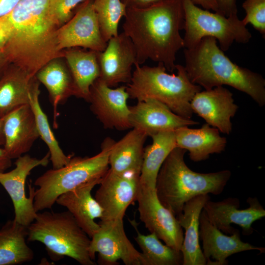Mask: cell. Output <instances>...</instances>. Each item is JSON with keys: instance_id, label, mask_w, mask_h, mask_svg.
Segmentation results:
<instances>
[{"instance_id": "1", "label": "cell", "mask_w": 265, "mask_h": 265, "mask_svg": "<svg viewBox=\"0 0 265 265\" xmlns=\"http://www.w3.org/2000/svg\"><path fill=\"white\" fill-rule=\"evenodd\" d=\"M123 32L135 48L137 63L150 59L172 72L178 52L184 47L182 0H163L145 8H127Z\"/></svg>"}, {"instance_id": "2", "label": "cell", "mask_w": 265, "mask_h": 265, "mask_svg": "<svg viewBox=\"0 0 265 265\" xmlns=\"http://www.w3.org/2000/svg\"><path fill=\"white\" fill-rule=\"evenodd\" d=\"M50 0H21L7 14L11 36L2 50L9 63L32 77L56 58L57 26L48 14Z\"/></svg>"}, {"instance_id": "3", "label": "cell", "mask_w": 265, "mask_h": 265, "mask_svg": "<svg viewBox=\"0 0 265 265\" xmlns=\"http://www.w3.org/2000/svg\"><path fill=\"white\" fill-rule=\"evenodd\" d=\"M185 66L191 81L205 90L229 85L249 95L258 105H265V80L260 74L240 67L226 56L216 39L202 38L184 51Z\"/></svg>"}, {"instance_id": "4", "label": "cell", "mask_w": 265, "mask_h": 265, "mask_svg": "<svg viewBox=\"0 0 265 265\" xmlns=\"http://www.w3.org/2000/svg\"><path fill=\"white\" fill-rule=\"evenodd\" d=\"M186 152L174 148L162 163L156 180L159 201L175 216L182 212L185 203L196 196L221 194L232 175L229 170L207 173L192 170L184 159Z\"/></svg>"}, {"instance_id": "5", "label": "cell", "mask_w": 265, "mask_h": 265, "mask_svg": "<svg viewBox=\"0 0 265 265\" xmlns=\"http://www.w3.org/2000/svg\"><path fill=\"white\" fill-rule=\"evenodd\" d=\"M134 66L131 81L126 86L129 98L137 101L154 99L175 114L191 118L193 112L190 102L202 87L191 81L184 66L176 65L177 75L166 73L161 63L154 67L136 63Z\"/></svg>"}, {"instance_id": "6", "label": "cell", "mask_w": 265, "mask_h": 265, "mask_svg": "<svg viewBox=\"0 0 265 265\" xmlns=\"http://www.w3.org/2000/svg\"><path fill=\"white\" fill-rule=\"evenodd\" d=\"M114 141L107 137L101 152L91 157H72L63 166L52 168L34 182V208L36 212L51 209L62 194L92 180L102 179L109 169L108 157Z\"/></svg>"}, {"instance_id": "7", "label": "cell", "mask_w": 265, "mask_h": 265, "mask_svg": "<svg viewBox=\"0 0 265 265\" xmlns=\"http://www.w3.org/2000/svg\"><path fill=\"white\" fill-rule=\"evenodd\" d=\"M27 232V240L43 243L53 260L67 256L82 265H96L88 252L91 238L68 211L37 212Z\"/></svg>"}, {"instance_id": "8", "label": "cell", "mask_w": 265, "mask_h": 265, "mask_svg": "<svg viewBox=\"0 0 265 265\" xmlns=\"http://www.w3.org/2000/svg\"><path fill=\"white\" fill-rule=\"evenodd\" d=\"M184 12V47L190 48L202 38L213 37L221 50L227 51L234 42L247 43L252 35L237 14L229 17L202 9L190 0H182Z\"/></svg>"}, {"instance_id": "9", "label": "cell", "mask_w": 265, "mask_h": 265, "mask_svg": "<svg viewBox=\"0 0 265 265\" xmlns=\"http://www.w3.org/2000/svg\"><path fill=\"white\" fill-rule=\"evenodd\" d=\"M91 238L88 252L94 261L98 253V263L115 265L121 260L126 265H145L141 252L138 251L127 237L123 220L102 221Z\"/></svg>"}, {"instance_id": "10", "label": "cell", "mask_w": 265, "mask_h": 265, "mask_svg": "<svg viewBox=\"0 0 265 265\" xmlns=\"http://www.w3.org/2000/svg\"><path fill=\"white\" fill-rule=\"evenodd\" d=\"M50 157L49 152L40 159L24 154L17 158L14 169L7 172H0V184L13 203L14 219L23 225H29L37 214L33 205L35 189L31 184L28 185L29 196L26 197L25 190L26 178L36 167L46 166L50 161Z\"/></svg>"}, {"instance_id": "11", "label": "cell", "mask_w": 265, "mask_h": 265, "mask_svg": "<svg viewBox=\"0 0 265 265\" xmlns=\"http://www.w3.org/2000/svg\"><path fill=\"white\" fill-rule=\"evenodd\" d=\"M136 201L140 220L150 233L165 244L180 251L184 232L175 215L159 201L156 189L139 185Z\"/></svg>"}, {"instance_id": "12", "label": "cell", "mask_w": 265, "mask_h": 265, "mask_svg": "<svg viewBox=\"0 0 265 265\" xmlns=\"http://www.w3.org/2000/svg\"><path fill=\"white\" fill-rule=\"evenodd\" d=\"M139 176L134 172L117 174L109 168L95 195L103 210L101 221L123 219L127 209L136 200Z\"/></svg>"}, {"instance_id": "13", "label": "cell", "mask_w": 265, "mask_h": 265, "mask_svg": "<svg viewBox=\"0 0 265 265\" xmlns=\"http://www.w3.org/2000/svg\"><path fill=\"white\" fill-rule=\"evenodd\" d=\"M58 50L82 47L103 52L107 42L99 27L93 2L88 1L57 30Z\"/></svg>"}, {"instance_id": "14", "label": "cell", "mask_w": 265, "mask_h": 265, "mask_svg": "<svg viewBox=\"0 0 265 265\" xmlns=\"http://www.w3.org/2000/svg\"><path fill=\"white\" fill-rule=\"evenodd\" d=\"M128 98L126 86L113 89L98 79L90 88L88 102L104 128L122 131L132 128Z\"/></svg>"}, {"instance_id": "15", "label": "cell", "mask_w": 265, "mask_h": 265, "mask_svg": "<svg viewBox=\"0 0 265 265\" xmlns=\"http://www.w3.org/2000/svg\"><path fill=\"white\" fill-rule=\"evenodd\" d=\"M247 202L249 207L241 210L237 198L229 197L217 202L209 199L203 210L209 220L223 233L233 234L236 229L231 224H235L241 228L243 235L249 236L254 231L252 224L265 216V211L256 197H249Z\"/></svg>"}, {"instance_id": "16", "label": "cell", "mask_w": 265, "mask_h": 265, "mask_svg": "<svg viewBox=\"0 0 265 265\" xmlns=\"http://www.w3.org/2000/svg\"><path fill=\"white\" fill-rule=\"evenodd\" d=\"M101 81L110 87L129 83L132 67L137 63L136 53L131 40L123 32L111 38L99 55Z\"/></svg>"}, {"instance_id": "17", "label": "cell", "mask_w": 265, "mask_h": 265, "mask_svg": "<svg viewBox=\"0 0 265 265\" xmlns=\"http://www.w3.org/2000/svg\"><path fill=\"white\" fill-rule=\"evenodd\" d=\"M199 239L202 241V252L208 265H226L227 258L239 252L258 250L264 253L265 248L255 246L241 240L239 231L227 236L215 227L203 210L199 218Z\"/></svg>"}, {"instance_id": "18", "label": "cell", "mask_w": 265, "mask_h": 265, "mask_svg": "<svg viewBox=\"0 0 265 265\" xmlns=\"http://www.w3.org/2000/svg\"><path fill=\"white\" fill-rule=\"evenodd\" d=\"M193 113L197 114L210 126L223 133L232 131L231 118L238 106L234 103L233 93L223 86L197 93L190 102Z\"/></svg>"}, {"instance_id": "19", "label": "cell", "mask_w": 265, "mask_h": 265, "mask_svg": "<svg viewBox=\"0 0 265 265\" xmlns=\"http://www.w3.org/2000/svg\"><path fill=\"white\" fill-rule=\"evenodd\" d=\"M129 108L132 128L142 131L148 136L161 131L175 130L199 123L175 114L165 105L154 99L137 101L135 105L129 106Z\"/></svg>"}, {"instance_id": "20", "label": "cell", "mask_w": 265, "mask_h": 265, "mask_svg": "<svg viewBox=\"0 0 265 265\" xmlns=\"http://www.w3.org/2000/svg\"><path fill=\"white\" fill-rule=\"evenodd\" d=\"M4 138L3 149L12 159L28 152L39 137L34 113L29 104L22 105L1 118Z\"/></svg>"}, {"instance_id": "21", "label": "cell", "mask_w": 265, "mask_h": 265, "mask_svg": "<svg viewBox=\"0 0 265 265\" xmlns=\"http://www.w3.org/2000/svg\"><path fill=\"white\" fill-rule=\"evenodd\" d=\"M102 179L80 185L61 194L55 202L67 208L90 238L100 227L95 220L101 219L103 214L102 208L91 195L92 190Z\"/></svg>"}, {"instance_id": "22", "label": "cell", "mask_w": 265, "mask_h": 265, "mask_svg": "<svg viewBox=\"0 0 265 265\" xmlns=\"http://www.w3.org/2000/svg\"><path fill=\"white\" fill-rule=\"evenodd\" d=\"M210 199L209 194L196 196L184 206L182 212L176 218L185 230L180 249L183 265H206L207 260L199 244V218L206 202Z\"/></svg>"}, {"instance_id": "23", "label": "cell", "mask_w": 265, "mask_h": 265, "mask_svg": "<svg viewBox=\"0 0 265 265\" xmlns=\"http://www.w3.org/2000/svg\"><path fill=\"white\" fill-rule=\"evenodd\" d=\"M176 147L189 152L190 159L194 162L205 160L210 155L220 154L225 150L227 139L220 132L208 124L199 129L188 126L175 131Z\"/></svg>"}, {"instance_id": "24", "label": "cell", "mask_w": 265, "mask_h": 265, "mask_svg": "<svg viewBox=\"0 0 265 265\" xmlns=\"http://www.w3.org/2000/svg\"><path fill=\"white\" fill-rule=\"evenodd\" d=\"M35 77L13 64L0 75V118L29 102V93Z\"/></svg>"}, {"instance_id": "25", "label": "cell", "mask_w": 265, "mask_h": 265, "mask_svg": "<svg viewBox=\"0 0 265 265\" xmlns=\"http://www.w3.org/2000/svg\"><path fill=\"white\" fill-rule=\"evenodd\" d=\"M147 136L142 131L132 129L119 141H114L108 157L110 170L117 174H140Z\"/></svg>"}, {"instance_id": "26", "label": "cell", "mask_w": 265, "mask_h": 265, "mask_svg": "<svg viewBox=\"0 0 265 265\" xmlns=\"http://www.w3.org/2000/svg\"><path fill=\"white\" fill-rule=\"evenodd\" d=\"M37 80L48 91L53 107L54 126L57 127V107L71 96H77V90L71 73L66 67L56 58L41 68L35 74Z\"/></svg>"}, {"instance_id": "27", "label": "cell", "mask_w": 265, "mask_h": 265, "mask_svg": "<svg viewBox=\"0 0 265 265\" xmlns=\"http://www.w3.org/2000/svg\"><path fill=\"white\" fill-rule=\"evenodd\" d=\"M100 52L70 49L64 53L76 88L77 97L86 101L89 99L91 86L100 77Z\"/></svg>"}, {"instance_id": "28", "label": "cell", "mask_w": 265, "mask_h": 265, "mask_svg": "<svg viewBox=\"0 0 265 265\" xmlns=\"http://www.w3.org/2000/svg\"><path fill=\"white\" fill-rule=\"evenodd\" d=\"M174 131H161L151 136L152 143L144 149L140 186L155 189L159 169L168 155L176 147Z\"/></svg>"}, {"instance_id": "29", "label": "cell", "mask_w": 265, "mask_h": 265, "mask_svg": "<svg viewBox=\"0 0 265 265\" xmlns=\"http://www.w3.org/2000/svg\"><path fill=\"white\" fill-rule=\"evenodd\" d=\"M27 234V226L14 219L0 228V265L22 264L33 259V251L26 242Z\"/></svg>"}, {"instance_id": "30", "label": "cell", "mask_w": 265, "mask_h": 265, "mask_svg": "<svg viewBox=\"0 0 265 265\" xmlns=\"http://www.w3.org/2000/svg\"><path fill=\"white\" fill-rule=\"evenodd\" d=\"M39 81L35 79L29 93V102L34 113L39 137L47 145L50 155L53 168L57 169L66 165L72 158L64 154L52 131L47 116L40 104Z\"/></svg>"}, {"instance_id": "31", "label": "cell", "mask_w": 265, "mask_h": 265, "mask_svg": "<svg viewBox=\"0 0 265 265\" xmlns=\"http://www.w3.org/2000/svg\"><path fill=\"white\" fill-rule=\"evenodd\" d=\"M131 223L137 232L134 239L142 251L145 265H183V255L180 251L163 244L154 233L143 235L139 232L134 221Z\"/></svg>"}, {"instance_id": "32", "label": "cell", "mask_w": 265, "mask_h": 265, "mask_svg": "<svg viewBox=\"0 0 265 265\" xmlns=\"http://www.w3.org/2000/svg\"><path fill=\"white\" fill-rule=\"evenodd\" d=\"M93 6L102 35L107 42L118 34L119 23L125 16L127 7L121 0H94Z\"/></svg>"}, {"instance_id": "33", "label": "cell", "mask_w": 265, "mask_h": 265, "mask_svg": "<svg viewBox=\"0 0 265 265\" xmlns=\"http://www.w3.org/2000/svg\"><path fill=\"white\" fill-rule=\"evenodd\" d=\"M242 6L246 15L242 20L252 25L264 37L265 35V0H245Z\"/></svg>"}, {"instance_id": "34", "label": "cell", "mask_w": 265, "mask_h": 265, "mask_svg": "<svg viewBox=\"0 0 265 265\" xmlns=\"http://www.w3.org/2000/svg\"><path fill=\"white\" fill-rule=\"evenodd\" d=\"M86 0H50L49 15L57 26L67 23L73 16V10L80 3Z\"/></svg>"}, {"instance_id": "35", "label": "cell", "mask_w": 265, "mask_h": 265, "mask_svg": "<svg viewBox=\"0 0 265 265\" xmlns=\"http://www.w3.org/2000/svg\"><path fill=\"white\" fill-rule=\"evenodd\" d=\"M12 32L11 23L7 15L0 17V50L2 51Z\"/></svg>"}, {"instance_id": "36", "label": "cell", "mask_w": 265, "mask_h": 265, "mask_svg": "<svg viewBox=\"0 0 265 265\" xmlns=\"http://www.w3.org/2000/svg\"><path fill=\"white\" fill-rule=\"evenodd\" d=\"M217 6L216 12L226 17L237 14V0H215Z\"/></svg>"}, {"instance_id": "37", "label": "cell", "mask_w": 265, "mask_h": 265, "mask_svg": "<svg viewBox=\"0 0 265 265\" xmlns=\"http://www.w3.org/2000/svg\"><path fill=\"white\" fill-rule=\"evenodd\" d=\"M127 8H142L163 0H121Z\"/></svg>"}, {"instance_id": "38", "label": "cell", "mask_w": 265, "mask_h": 265, "mask_svg": "<svg viewBox=\"0 0 265 265\" xmlns=\"http://www.w3.org/2000/svg\"><path fill=\"white\" fill-rule=\"evenodd\" d=\"M21 0H0V17L8 14Z\"/></svg>"}, {"instance_id": "39", "label": "cell", "mask_w": 265, "mask_h": 265, "mask_svg": "<svg viewBox=\"0 0 265 265\" xmlns=\"http://www.w3.org/2000/svg\"><path fill=\"white\" fill-rule=\"evenodd\" d=\"M11 159L8 157L3 148H0V172H4L11 167Z\"/></svg>"}, {"instance_id": "40", "label": "cell", "mask_w": 265, "mask_h": 265, "mask_svg": "<svg viewBox=\"0 0 265 265\" xmlns=\"http://www.w3.org/2000/svg\"><path fill=\"white\" fill-rule=\"evenodd\" d=\"M196 5H201L204 9L217 11V6L215 0H190Z\"/></svg>"}, {"instance_id": "41", "label": "cell", "mask_w": 265, "mask_h": 265, "mask_svg": "<svg viewBox=\"0 0 265 265\" xmlns=\"http://www.w3.org/2000/svg\"><path fill=\"white\" fill-rule=\"evenodd\" d=\"M10 64L2 51L0 50V75L6 67Z\"/></svg>"}, {"instance_id": "42", "label": "cell", "mask_w": 265, "mask_h": 265, "mask_svg": "<svg viewBox=\"0 0 265 265\" xmlns=\"http://www.w3.org/2000/svg\"><path fill=\"white\" fill-rule=\"evenodd\" d=\"M4 144V138L2 130V124L1 119L0 118V145H3Z\"/></svg>"}]
</instances>
